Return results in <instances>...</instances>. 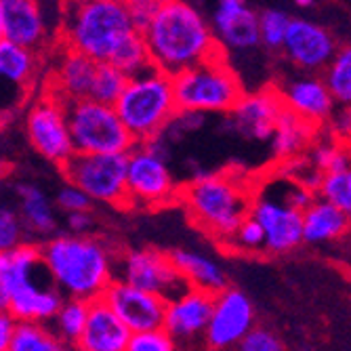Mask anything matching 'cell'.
I'll return each mask as SVG.
<instances>
[{
	"label": "cell",
	"instance_id": "obj_1",
	"mask_svg": "<svg viewBox=\"0 0 351 351\" xmlns=\"http://www.w3.org/2000/svg\"><path fill=\"white\" fill-rule=\"evenodd\" d=\"M143 38L154 68L171 78L223 53L204 13L183 0H162Z\"/></svg>",
	"mask_w": 351,
	"mask_h": 351
},
{
	"label": "cell",
	"instance_id": "obj_2",
	"mask_svg": "<svg viewBox=\"0 0 351 351\" xmlns=\"http://www.w3.org/2000/svg\"><path fill=\"white\" fill-rule=\"evenodd\" d=\"M40 252L53 284L68 299L97 301L116 280L112 252L93 236H55Z\"/></svg>",
	"mask_w": 351,
	"mask_h": 351
},
{
	"label": "cell",
	"instance_id": "obj_3",
	"mask_svg": "<svg viewBox=\"0 0 351 351\" xmlns=\"http://www.w3.org/2000/svg\"><path fill=\"white\" fill-rule=\"evenodd\" d=\"M61 36L66 49L95 63H110L116 51L135 34L129 7L122 0H84L63 7Z\"/></svg>",
	"mask_w": 351,
	"mask_h": 351
},
{
	"label": "cell",
	"instance_id": "obj_4",
	"mask_svg": "<svg viewBox=\"0 0 351 351\" xmlns=\"http://www.w3.org/2000/svg\"><path fill=\"white\" fill-rule=\"evenodd\" d=\"M181 202L196 226L226 244L250 217V191L230 175H200L181 187Z\"/></svg>",
	"mask_w": 351,
	"mask_h": 351
},
{
	"label": "cell",
	"instance_id": "obj_5",
	"mask_svg": "<svg viewBox=\"0 0 351 351\" xmlns=\"http://www.w3.org/2000/svg\"><path fill=\"white\" fill-rule=\"evenodd\" d=\"M114 108L137 143L160 137L179 112L173 78L156 68L131 78Z\"/></svg>",
	"mask_w": 351,
	"mask_h": 351
},
{
	"label": "cell",
	"instance_id": "obj_6",
	"mask_svg": "<svg viewBox=\"0 0 351 351\" xmlns=\"http://www.w3.org/2000/svg\"><path fill=\"white\" fill-rule=\"evenodd\" d=\"M175 101L179 112L191 114H232L244 97V86L228 63L226 53H219L198 66L173 76Z\"/></svg>",
	"mask_w": 351,
	"mask_h": 351
},
{
	"label": "cell",
	"instance_id": "obj_7",
	"mask_svg": "<svg viewBox=\"0 0 351 351\" xmlns=\"http://www.w3.org/2000/svg\"><path fill=\"white\" fill-rule=\"evenodd\" d=\"M66 114L76 154H129L137 145L114 106L80 99L66 104Z\"/></svg>",
	"mask_w": 351,
	"mask_h": 351
},
{
	"label": "cell",
	"instance_id": "obj_8",
	"mask_svg": "<svg viewBox=\"0 0 351 351\" xmlns=\"http://www.w3.org/2000/svg\"><path fill=\"white\" fill-rule=\"evenodd\" d=\"M126 173L129 154H74L63 167L68 183L80 187L93 202L114 208H131Z\"/></svg>",
	"mask_w": 351,
	"mask_h": 351
},
{
	"label": "cell",
	"instance_id": "obj_9",
	"mask_svg": "<svg viewBox=\"0 0 351 351\" xmlns=\"http://www.w3.org/2000/svg\"><path fill=\"white\" fill-rule=\"evenodd\" d=\"M114 276L116 280L160 297L167 303L189 291V284L171 261V254L158 248H137L124 252L116 263Z\"/></svg>",
	"mask_w": 351,
	"mask_h": 351
},
{
	"label": "cell",
	"instance_id": "obj_10",
	"mask_svg": "<svg viewBox=\"0 0 351 351\" xmlns=\"http://www.w3.org/2000/svg\"><path fill=\"white\" fill-rule=\"evenodd\" d=\"M126 185L131 208H160L181 196V187L167 165V158L158 156L145 143H137L129 152Z\"/></svg>",
	"mask_w": 351,
	"mask_h": 351
},
{
	"label": "cell",
	"instance_id": "obj_11",
	"mask_svg": "<svg viewBox=\"0 0 351 351\" xmlns=\"http://www.w3.org/2000/svg\"><path fill=\"white\" fill-rule=\"evenodd\" d=\"M25 131L32 147L40 156H45L47 160L59 165L61 169L76 154L70 124H68L66 104L53 93H49L47 97L38 99L32 106L25 118Z\"/></svg>",
	"mask_w": 351,
	"mask_h": 351
},
{
	"label": "cell",
	"instance_id": "obj_12",
	"mask_svg": "<svg viewBox=\"0 0 351 351\" xmlns=\"http://www.w3.org/2000/svg\"><path fill=\"white\" fill-rule=\"evenodd\" d=\"M215 307V295L189 289L167 307L165 328L175 339L177 351H196L206 347V330Z\"/></svg>",
	"mask_w": 351,
	"mask_h": 351
},
{
	"label": "cell",
	"instance_id": "obj_13",
	"mask_svg": "<svg viewBox=\"0 0 351 351\" xmlns=\"http://www.w3.org/2000/svg\"><path fill=\"white\" fill-rule=\"evenodd\" d=\"M254 328V307L238 289L215 295V307L206 330L208 351H228L238 347Z\"/></svg>",
	"mask_w": 351,
	"mask_h": 351
},
{
	"label": "cell",
	"instance_id": "obj_14",
	"mask_svg": "<svg viewBox=\"0 0 351 351\" xmlns=\"http://www.w3.org/2000/svg\"><path fill=\"white\" fill-rule=\"evenodd\" d=\"M101 299L133 335L165 326L169 303L160 297L135 289L131 284L114 280Z\"/></svg>",
	"mask_w": 351,
	"mask_h": 351
},
{
	"label": "cell",
	"instance_id": "obj_15",
	"mask_svg": "<svg viewBox=\"0 0 351 351\" xmlns=\"http://www.w3.org/2000/svg\"><path fill=\"white\" fill-rule=\"evenodd\" d=\"M337 43L332 34L320 23L309 19H293L289 34H286L282 53L293 66L305 72L326 70L332 57L337 55Z\"/></svg>",
	"mask_w": 351,
	"mask_h": 351
},
{
	"label": "cell",
	"instance_id": "obj_16",
	"mask_svg": "<svg viewBox=\"0 0 351 351\" xmlns=\"http://www.w3.org/2000/svg\"><path fill=\"white\" fill-rule=\"evenodd\" d=\"M210 25L221 49L244 53L261 45L259 11L244 0H219L210 15Z\"/></svg>",
	"mask_w": 351,
	"mask_h": 351
},
{
	"label": "cell",
	"instance_id": "obj_17",
	"mask_svg": "<svg viewBox=\"0 0 351 351\" xmlns=\"http://www.w3.org/2000/svg\"><path fill=\"white\" fill-rule=\"evenodd\" d=\"M303 213L295 210L284 200L254 198L250 217L261 223L265 232V250L291 252L303 242Z\"/></svg>",
	"mask_w": 351,
	"mask_h": 351
},
{
	"label": "cell",
	"instance_id": "obj_18",
	"mask_svg": "<svg viewBox=\"0 0 351 351\" xmlns=\"http://www.w3.org/2000/svg\"><path fill=\"white\" fill-rule=\"evenodd\" d=\"M286 112L278 90H259L246 93L236 110L230 114V122L234 131L250 139H271L276 126Z\"/></svg>",
	"mask_w": 351,
	"mask_h": 351
},
{
	"label": "cell",
	"instance_id": "obj_19",
	"mask_svg": "<svg viewBox=\"0 0 351 351\" xmlns=\"http://www.w3.org/2000/svg\"><path fill=\"white\" fill-rule=\"evenodd\" d=\"M280 93L284 108L297 118L309 122L311 126L328 120L335 114V99L326 82L317 76L295 78L286 84Z\"/></svg>",
	"mask_w": 351,
	"mask_h": 351
},
{
	"label": "cell",
	"instance_id": "obj_20",
	"mask_svg": "<svg viewBox=\"0 0 351 351\" xmlns=\"http://www.w3.org/2000/svg\"><path fill=\"white\" fill-rule=\"evenodd\" d=\"M5 40L38 53L47 40V19L43 5L34 0H3Z\"/></svg>",
	"mask_w": 351,
	"mask_h": 351
},
{
	"label": "cell",
	"instance_id": "obj_21",
	"mask_svg": "<svg viewBox=\"0 0 351 351\" xmlns=\"http://www.w3.org/2000/svg\"><path fill=\"white\" fill-rule=\"evenodd\" d=\"M133 332L126 328L120 317L104 303V299L90 301L88 322L74 345L76 351H129Z\"/></svg>",
	"mask_w": 351,
	"mask_h": 351
},
{
	"label": "cell",
	"instance_id": "obj_22",
	"mask_svg": "<svg viewBox=\"0 0 351 351\" xmlns=\"http://www.w3.org/2000/svg\"><path fill=\"white\" fill-rule=\"evenodd\" d=\"M95 72H97V63L93 59L72 49H66V53L57 63L51 93L57 95L63 104L88 99Z\"/></svg>",
	"mask_w": 351,
	"mask_h": 351
},
{
	"label": "cell",
	"instance_id": "obj_23",
	"mask_svg": "<svg viewBox=\"0 0 351 351\" xmlns=\"http://www.w3.org/2000/svg\"><path fill=\"white\" fill-rule=\"evenodd\" d=\"M169 254L179 274L189 284V289H198L210 295H219L226 289H230L228 276L223 271V267L215 259L206 257V254L187 248H175L169 250Z\"/></svg>",
	"mask_w": 351,
	"mask_h": 351
},
{
	"label": "cell",
	"instance_id": "obj_24",
	"mask_svg": "<svg viewBox=\"0 0 351 351\" xmlns=\"http://www.w3.org/2000/svg\"><path fill=\"white\" fill-rule=\"evenodd\" d=\"M303 242L307 244H326L349 236L351 219L339 210L335 204L315 198L303 210Z\"/></svg>",
	"mask_w": 351,
	"mask_h": 351
},
{
	"label": "cell",
	"instance_id": "obj_25",
	"mask_svg": "<svg viewBox=\"0 0 351 351\" xmlns=\"http://www.w3.org/2000/svg\"><path fill=\"white\" fill-rule=\"evenodd\" d=\"M38 70V53L17 47L9 40L0 43V88L13 95H25L32 88Z\"/></svg>",
	"mask_w": 351,
	"mask_h": 351
},
{
	"label": "cell",
	"instance_id": "obj_26",
	"mask_svg": "<svg viewBox=\"0 0 351 351\" xmlns=\"http://www.w3.org/2000/svg\"><path fill=\"white\" fill-rule=\"evenodd\" d=\"M17 196L21 198V221L27 230L40 236L57 232V219L47 194L32 183H19Z\"/></svg>",
	"mask_w": 351,
	"mask_h": 351
},
{
	"label": "cell",
	"instance_id": "obj_27",
	"mask_svg": "<svg viewBox=\"0 0 351 351\" xmlns=\"http://www.w3.org/2000/svg\"><path fill=\"white\" fill-rule=\"evenodd\" d=\"M313 129L309 122L297 118L295 114H291L286 110L276 126L274 131V137H271V145H274V154L278 158H293L297 156L305 145L307 141L311 139L313 135Z\"/></svg>",
	"mask_w": 351,
	"mask_h": 351
},
{
	"label": "cell",
	"instance_id": "obj_28",
	"mask_svg": "<svg viewBox=\"0 0 351 351\" xmlns=\"http://www.w3.org/2000/svg\"><path fill=\"white\" fill-rule=\"evenodd\" d=\"M110 63L116 70H120L129 80L154 70L149 49L145 45V38H143L141 32H135V34L116 51V55L112 57Z\"/></svg>",
	"mask_w": 351,
	"mask_h": 351
},
{
	"label": "cell",
	"instance_id": "obj_29",
	"mask_svg": "<svg viewBox=\"0 0 351 351\" xmlns=\"http://www.w3.org/2000/svg\"><path fill=\"white\" fill-rule=\"evenodd\" d=\"M88 313H90V301L82 299H66L55 315V335L68 345H76L78 339L82 337L86 322H88Z\"/></svg>",
	"mask_w": 351,
	"mask_h": 351
},
{
	"label": "cell",
	"instance_id": "obj_30",
	"mask_svg": "<svg viewBox=\"0 0 351 351\" xmlns=\"http://www.w3.org/2000/svg\"><path fill=\"white\" fill-rule=\"evenodd\" d=\"M322 80L326 82L335 104L341 108H351V45L337 51L324 70Z\"/></svg>",
	"mask_w": 351,
	"mask_h": 351
},
{
	"label": "cell",
	"instance_id": "obj_31",
	"mask_svg": "<svg viewBox=\"0 0 351 351\" xmlns=\"http://www.w3.org/2000/svg\"><path fill=\"white\" fill-rule=\"evenodd\" d=\"M11 351H72V349L45 324L19 322Z\"/></svg>",
	"mask_w": 351,
	"mask_h": 351
},
{
	"label": "cell",
	"instance_id": "obj_32",
	"mask_svg": "<svg viewBox=\"0 0 351 351\" xmlns=\"http://www.w3.org/2000/svg\"><path fill=\"white\" fill-rule=\"evenodd\" d=\"M126 82H129V78L120 70H116L112 63H97V72H95L88 99L104 106H116V101L122 97L126 88Z\"/></svg>",
	"mask_w": 351,
	"mask_h": 351
},
{
	"label": "cell",
	"instance_id": "obj_33",
	"mask_svg": "<svg viewBox=\"0 0 351 351\" xmlns=\"http://www.w3.org/2000/svg\"><path fill=\"white\" fill-rule=\"evenodd\" d=\"M291 17L282 9H263L259 11V34L261 45L267 51H282L286 34L291 27Z\"/></svg>",
	"mask_w": 351,
	"mask_h": 351
},
{
	"label": "cell",
	"instance_id": "obj_34",
	"mask_svg": "<svg viewBox=\"0 0 351 351\" xmlns=\"http://www.w3.org/2000/svg\"><path fill=\"white\" fill-rule=\"evenodd\" d=\"M317 194L351 219V167L335 175H322Z\"/></svg>",
	"mask_w": 351,
	"mask_h": 351
},
{
	"label": "cell",
	"instance_id": "obj_35",
	"mask_svg": "<svg viewBox=\"0 0 351 351\" xmlns=\"http://www.w3.org/2000/svg\"><path fill=\"white\" fill-rule=\"evenodd\" d=\"M313 167L320 175H335L351 167V152L339 143H320L313 149Z\"/></svg>",
	"mask_w": 351,
	"mask_h": 351
},
{
	"label": "cell",
	"instance_id": "obj_36",
	"mask_svg": "<svg viewBox=\"0 0 351 351\" xmlns=\"http://www.w3.org/2000/svg\"><path fill=\"white\" fill-rule=\"evenodd\" d=\"M228 246H234V248L246 250V252L265 250V232L261 228V223L257 219L248 217L242 223V226L238 228V232L234 234V238L228 242Z\"/></svg>",
	"mask_w": 351,
	"mask_h": 351
},
{
	"label": "cell",
	"instance_id": "obj_37",
	"mask_svg": "<svg viewBox=\"0 0 351 351\" xmlns=\"http://www.w3.org/2000/svg\"><path fill=\"white\" fill-rule=\"evenodd\" d=\"M23 236V221L11 208H0V254L17 248Z\"/></svg>",
	"mask_w": 351,
	"mask_h": 351
},
{
	"label": "cell",
	"instance_id": "obj_38",
	"mask_svg": "<svg viewBox=\"0 0 351 351\" xmlns=\"http://www.w3.org/2000/svg\"><path fill=\"white\" fill-rule=\"evenodd\" d=\"M129 351H177V343L162 326L156 330L133 335Z\"/></svg>",
	"mask_w": 351,
	"mask_h": 351
},
{
	"label": "cell",
	"instance_id": "obj_39",
	"mask_svg": "<svg viewBox=\"0 0 351 351\" xmlns=\"http://www.w3.org/2000/svg\"><path fill=\"white\" fill-rule=\"evenodd\" d=\"M238 351H286L282 339L269 328L254 326L246 339L238 345Z\"/></svg>",
	"mask_w": 351,
	"mask_h": 351
},
{
	"label": "cell",
	"instance_id": "obj_40",
	"mask_svg": "<svg viewBox=\"0 0 351 351\" xmlns=\"http://www.w3.org/2000/svg\"><path fill=\"white\" fill-rule=\"evenodd\" d=\"M57 206L66 213V215H74V213H88L93 200L84 194V191L72 183H66L55 196Z\"/></svg>",
	"mask_w": 351,
	"mask_h": 351
},
{
	"label": "cell",
	"instance_id": "obj_41",
	"mask_svg": "<svg viewBox=\"0 0 351 351\" xmlns=\"http://www.w3.org/2000/svg\"><path fill=\"white\" fill-rule=\"evenodd\" d=\"M160 5H162V0H129V3H126L131 21H133L137 32H141V34H143V32L152 25V21L158 15V9H160Z\"/></svg>",
	"mask_w": 351,
	"mask_h": 351
},
{
	"label": "cell",
	"instance_id": "obj_42",
	"mask_svg": "<svg viewBox=\"0 0 351 351\" xmlns=\"http://www.w3.org/2000/svg\"><path fill=\"white\" fill-rule=\"evenodd\" d=\"M17 326H19V322L7 309L0 311V351H11Z\"/></svg>",
	"mask_w": 351,
	"mask_h": 351
},
{
	"label": "cell",
	"instance_id": "obj_43",
	"mask_svg": "<svg viewBox=\"0 0 351 351\" xmlns=\"http://www.w3.org/2000/svg\"><path fill=\"white\" fill-rule=\"evenodd\" d=\"M66 226H68L70 236H88L93 226H95V221H93L90 210L88 213H74V215L66 217Z\"/></svg>",
	"mask_w": 351,
	"mask_h": 351
},
{
	"label": "cell",
	"instance_id": "obj_44",
	"mask_svg": "<svg viewBox=\"0 0 351 351\" xmlns=\"http://www.w3.org/2000/svg\"><path fill=\"white\" fill-rule=\"evenodd\" d=\"M330 118H332V122H335L337 133L351 137V108H343V112L332 114Z\"/></svg>",
	"mask_w": 351,
	"mask_h": 351
},
{
	"label": "cell",
	"instance_id": "obj_45",
	"mask_svg": "<svg viewBox=\"0 0 351 351\" xmlns=\"http://www.w3.org/2000/svg\"><path fill=\"white\" fill-rule=\"evenodd\" d=\"M5 40V21H3V0H0V43Z\"/></svg>",
	"mask_w": 351,
	"mask_h": 351
},
{
	"label": "cell",
	"instance_id": "obj_46",
	"mask_svg": "<svg viewBox=\"0 0 351 351\" xmlns=\"http://www.w3.org/2000/svg\"><path fill=\"white\" fill-rule=\"evenodd\" d=\"M3 309H7V295L3 291V286H0V311H3Z\"/></svg>",
	"mask_w": 351,
	"mask_h": 351
},
{
	"label": "cell",
	"instance_id": "obj_47",
	"mask_svg": "<svg viewBox=\"0 0 351 351\" xmlns=\"http://www.w3.org/2000/svg\"><path fill=\"white\" fill-rule=\"evenodd\" d=\"M299 9H309V7H313V3H311V0H297V3H295Z\"/></svg>",
	"mask_w": 351,
	"mask_h": 351
},
{
	"label": "cell",
	"instance_id": "obj_48",
	"mask_svg": "<svg viewBox=\"0 0 351 351\" xmlns=\"http://www.w3.org/2000/svg\"><path fill=\"white\" fill-rule=\"evenodd\" d=\"M5 171H7V165H5L3 160H0V175H3Z\"/></svg>",
	"mask_w": 351,
	"mask_h": 351
},
{
	"label": "cell",
	"instance_id": "obj_49",
	"mask_svg": "<svg viewBox=\"0 0 351 351\" xmlns=\"http://www.w3.org/2000/svg\"><path fill=\"white\" fill-rule=\"evenodd\" d=\"M347 240H349V242H351V230H349V236H347Z\"/></svg>",
	"mask_w": 351,
	"mask_h": 351
}]
</instances>
